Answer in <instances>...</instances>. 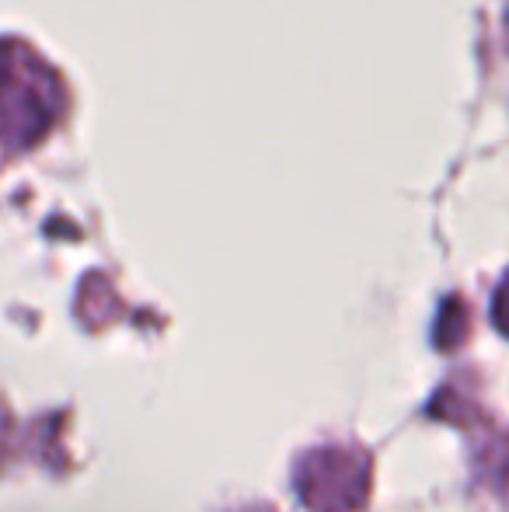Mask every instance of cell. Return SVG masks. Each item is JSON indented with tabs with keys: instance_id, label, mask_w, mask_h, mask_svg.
Masks as SVG:
<instances>
[{
	"instance_id": "cell-2",
	"label": "cell",
	"mask_w": 509,
	"mask_h": 512,
	"mask_svg": "<svg viewBox=\"0 0 509 512\" xmlns=\"http://www.w3.org/2000/svg\"><path fill=\"white\" fill-rule=\"evenodd\" d=\"M464 331H468V310H464L461 300H450L447 314L440 317V328H436L440 349H454V345H461Z\"/></svg>"
},
{
	"instance_id": "cell-3",
	"label": "cell",
	"mask_w": 509,
	"mask_h": 512,
	"mask_svg": "<svg viewBox=\"0 0 509 512\" xmlns=\"http://www.w3.org/2000/svg\"><path fill=\"white\" fill-rule=\"evenodd\" d=\"M492 321L509 338V272L503 276V283H499L496 297H492Z\"/></svg>"
},
{
	"instance_id": "cell-1",
	"label": "cell",
	"mask_w": 509,
	"mask_h": 512,
	"mask_svg": "<svg viewBox=\"0 0 509 512\" xmlns=\"http://www.w3.org/2000/svg\"><path fill=\"white\" fill-rule=\"evenodd\" d=\"M370 488V464L356 450H318L300 471V499L318 512H349L363 506Z\"/></svg>"
}]
</instances>
